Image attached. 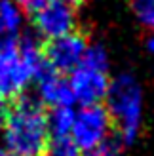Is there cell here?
Returning <instances> with one entry per match:
<instances>
[{"mask_svg": "<svg viewBox=\"0 0 154 156\" xmlns=\"http://www.w3.org/2000/svg\"><path fill=\"white\" fill-rule=\"evenodd\" d=\"M6 111H8V103L0 99V129H2V124H4V118H6Z\"/></svg>", "mask_w": 154, "mask_h": 156, "instance_id": "cell-16", "label": "cell"}, {"mask_svg": "<svg viewBox=\"0 0 154 156\" xmlns=\"http://www.w3.org/2000/svg\"><path fill=\"white\" fill-rule=\"evenodd\" d=\"M44 156H82V152L74 145L71 135H53L48 141Z\"/></svg>", "mask_w": 154, "mask_h": 156, "instance_id": "cell-11", "label": "cell"}, {"mask_svg": "<svg viewBox=\"0 0 154 156\" xmlns=\"http://www.w3.org/2000/svg\"><path fill=\"white\" fill-rule=\"evenodd\" d=\"M84 156H122V154H120V145L116 139H109V141H105L97 149L84 152Z\"/></svg>", "mask_w": 154, "mask_h": 156, "instance_id": "cell-13", "label": "cell"}, {"mask_svg": "<svg viewBox=\"0 0 154 156\" xmlns=\"http://www.w3.org/2000/svg\"><path fill=\"white\" fill-rule=\"evenodd\" d=\"M107 111L122 143H133L141 129L143 90L131 74H118L110 80L107 93Z\"/></svg>", "mask_w": 154, "mask_h": 156, "instance_id": "cell-2", "label": "cell"}, {"mask_svg": "<svg viewBox=\"0 0 154 156\" xmlns=\"http://www.w3.org/2000/svg\"><path fill=\"white\" fill-rule=\"evenodd\" d=\"M34 29L40 33L46 40L65 36L76 30V13L72 8H68L55 0H48L42 10H38L33 17Z\"/></svg>", "mask_w": 154, "mask_h": 156, "instance_id": "cell-7", "label": "cell"}, {"mask_svg": "<svg viewBox=\"0 0 154 156\" xmlns=\"http://www.w3.org/2000/svg\"><path fill=\"white\" fill-rule=\"evenodd\" d=\"M55 2H61V4H65L68 8H72V10H78V8H82L88 0H55Z\"/></svg>", "mask_w": 154, "mask_h": 156, "instance_id": "cell-15", "label": "cell"}, {"mask_svg": "<svg viewBox=\"0 0 154 156\" xmlns=\"http://www.w3.org/2000/svg\"><path fill=\"white\" fill-rule=\"evenodd\" d=\"M48 118V131L50 137L53 135H71L74 124V111L72 107H55L46 112Z\"/></svg>", "mask_w": 154, "mask_h": 156, "instance_id": "cell-9", "label": "cell"}, {"mask_svg": "<svg viewBox=\"0 0 154 156\" xmlns=\"http://www.w3.org/2000/svg\"><path fill=\"white\" fill-rule=\"evenodd\" d=\"M74 103L82 107L101 105L109 93V55L103 46H89L80 65L71 73L68 78Z\"/></svg>", "mask_w": 154, "mask_h": 156, "instance_id": "cell-3", "label": "cell"}, {"mask_svg": "<svg viewBox=\"0 0 154 156\" xmlns=\"http://www.w3.org/2000/svg\"><path fill=\"white\" fill-rule=\"evenodd\" d=\"M88 48H89L88 36L78 29L65 36L42 42V53L46 65L59 74L72 73L84 59Z\"/></svg>", "mask_w": 154, "mask_h": 156, "instance_id": "cell-6", "label": "cell"}, {"mask_svg": "<svg viewBox=\"0 0 154 156\" xmlns=\"http://www.w3.org/2000/svg\"><path fill=\"white\" fill-rule=\"evenodd\" d=\"M0 156H13V154H12L10 151H8L4 145H0Z\"/></svg>", "mask_w": 154, "mask_h": 156, "instance_id": "cell-18", "label": "cell"}, {"mask_svg": "<svg viewBox=\"0 0 154 156\" xmlns=\"http://www.w3.org/2000/svg\"><path fill=\"white\" fill-rule=\"evenodd\" d=\"M21 27L19 8L12 0H0V38H13Z\"/></svg>", "mask_w": 154, "mask_h": 156, "instance_id": "cell-10", "label": "cell"}, {"mask_svg": "<svg viewBox=\"0 0 154 156\" xmlns=\"http://www.w3.org/2000/svg\"><path fill=\"white\" fill-rule=\"evenodd\" d=\"M30 82L33 78L19 55L17 38H0V99L12 103L25 95Z\"/></svg>", "mask_w": 154, "mask_h": 156, "instance_id": "cell-5", "label": "cell"}, {"mask_svg": "<svg viewBox=\"0 0 154 156\" xmlns=\"http://www.w3.org/2000/svg\"><path fill=\"white\" fill-rule=\"evenodd\" d=\"M2 139L4 147L13 156H44L50 141L44 105L29 95L8 103Z\"/></svg>", "mask_w": 154, "mask_h": 156, "instance_id": "cell-1", "label": "cell"}, {"mask_svg": "<svg viewBox=\"0 0 154 156\" xmlns=\"http://www.w3.org/2000/svg\"><path fill=\"white\" fill-rule=\"evenodd\" d=\"M34 82L38 86V101L44 107H72L74 97L68 78L65 74H59L48 67Z\"/></svg>", "mask_w": 154, "mask_h": 156, "instance_id": "cell-8", "label": "cell"}, {"mask_svg": "<svg viewBox=\"0 0 154 156\" xmlns=\"http://www.w3.org/2000/svg\"><path fill=\"white\" fill-rule=\"evenodd\" d=\"M152 2H154V0H152Z\"/></svg>", "mask_w": 154, "mask_h": 156, "instance_id": "cell-19", "label": "cell"}, {"mask_svg": "<svg viewBox=\"0 0 154 156\" xmlns=\"http://www.w3.org/2000/svg\"><path fill=\"white\" fill-rule=\"evenodd\" d=\"M147 48H149V51L154 55V34H152V36L149 38V40H147Z\"/></svg>", "mask_w": 154, "mask_h": 156, "instance_id": "cell-17", "label": "cell"}, {"mask_svg": "<svg viewBox=\"0 0 154 156\" xmlns=\"http://www.w3.org/2000/svg\"><path fill=\"white\" fill-rule=\"evenodd\" d=\"M114 129L110 114L103 105L82 107L74 112V124L71 129V139L80 149V152H89L109 141Z\"/></svg>", "mask_w": 154, "mask_h": 156, "instance_id": "cell-4", "label": "cell"}, {"mask_svg": "<svg viewBox=\"0 0 154 156\" xmlns=\"http://www.w3.org/2000/svg\"><path fill=\"white\" fill-rule=\"evenodd\" d=\"M131 8L137 19L147 29L154 30V2L152 0H131Z\"/></svg>", "mask_w": 154, "mask_h": 156, "instance_id": "cell-12", "label": "cell"}, {"mask_svg": "<svg viewBox=\"0 0 154 156\" xmlns=\"http://www.w3.org/2000/svg\"><path fill=\"white\" fill-rule=\"evenodd\" d=\"M13 4L17 6L19 10H23L25 13H29L30 17H33L38 10H42V8L48 4V0H15Z\"/></svg>", "mask_w": 154, "mask_h": 156, "instance_id": "cell-14", "label": "cell"}]
</instances>
